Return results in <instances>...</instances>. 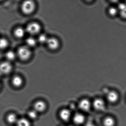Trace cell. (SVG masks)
<instances>
[{"label":"cell","mask_w":126,"mask_h":126,"mask_svg":"<svg viewBox=\"0 0 126 126\" xmlns=\"http://www.w3.org/2000/svg\"><path fill=\"white\" fill-rule=\"evenodd\" d=\"M12 70V66L9 62H4L0 64V73L2 74L9 73Z\"/></svg>","instance_id":"4"},{"label":"cell","mask_w":126,"mask_h":126,"mask_svg":"<svg viewBox=\"0 0 126 126\" xmlns=\"http://www.w3.org/2000/svg\"><path fill=\"white\" fill-rule=\"evenodd\" d=\"M16 124L17 126H31L30 121L26 118H21L18 119Z\"/></svg>","instance_id":"15"},{"label":"cell","mask_w":126,"mask_h":126,"mask_svg":"<svg viewBox=\"0 0 126 126\" xmlns=\"http://www.w3.org/2000/svg\"><path fill=\"white\" fill-rule=\"evenodd\" d=\"M12 84L14 86L18 87L22 85L23 82L22 79L19 76H15L13 78L12 81Z\"/></svg>","instance_id":"13"},{"label":"cell","mask_w":126,"mask_h":126,"mask_svg":"<svg viewBox=\"0 0 126 126\" xmlns=\"http://www.w3.org/2000/svg\"><path fill=\"white\" fill-rule=\"evenodd\" d=\"M84 126H95V125L91 121H88L85 124Z\"/></svg>","instance_id":"24"},{"label":"cell","mask_w":126,"mask_h":126,"mask_svg":"<svg viewBox=\"0 0 126 126\" xmlns=\"http://www.w3.org/2000/svg\"><path fill=\"white\" fill-rule=\"evenodd\" d=\"M35 7V4L33 1L28 0L25 1L22 3L21 8L24 14L28 15L33 12Z\"/></svg>","instance_id":"1"},{"label":"cell","mask_w":126,"mask_h":126,"mask_svg":"<svg viewBox=\"0 0 126 126\" xmlns=\"http://www.w3.org/2000/svg\"><path fill=\"white\" fill-rule=\"evenodd\" d=\"M8 45V42L7 40L4 38L0 39V49L6 48Z\"/></svg>","instance_id":"20"},{"label":"cell","mask_w":126,"mask_h":126,"mask_svg":"<svg viewBox=\"0 0 126 126\" xmlns=\"http://www.w3.org/2000/svg\"><path fill=\"white\" fill-rule=\"evenodd\" d=\"M0 87H1V85H0Z\"/></svg>","instance_id":"26"},{"label":"cell","mask_w":126,"mask_h":126,"mask_svg":"<svg viewBox=\"0 0 126 126\" xmlns=\"http://www.w3.org/2000/svg\"><path fill=\"white\" fill-rule=\"evenodd\" d=\"M115 124V119L111 116L106 117L103 121V124L104 126H114Z\"/></svg>","instance_id":"12"},{"label":"cell","mask_w":126,"mask_h":126,"mask_svg":"<svg viewBox=\"0 0 126 126\" xmlns=\"http://www.w3.org/2000/svg\"><path fill=\"white\" fill-rule=\"evenodd\" d=\"M73 126V125H71V126Z\"/></svg>","instance_id":"27"},{"label":"cell","mask_w":126,"mask_h":126,"mask_svg":"<svg viewBox=\"0 0 126 126\" xmlns=\"http://www.w3.org/2000/svg\"><path fill=\"white\" fill-rule=\"evenodd\" d=\"M93 105L96 110H102L105 108V103L101 99L97 98L94 100Z\"/></svg>","instance_id":"8"},{"label":"cell","mask_w":126,"mask_h":126,"mask_svg":"<svg viewBox=\"0 0 126 126\" xmlns=\"http://www.w3.org/2000/svg\"><path fill=\"white\" fill-rule=\"evenodd\" d=\"M2 74L0 73V78H1V75H2Z\"/></svg>","instance_id":"25"},{"label":"cell","mask_w":126,"mask_h":126,"mask_svg":"<svg viewBox=\"0 0 126 126\" xmlns=\"http://www.w3.org/2000/svg\"><path fill=\"white\" fill-rule=\"evenodd\" d=\"M48 38L46 35L44 34H42L39 36V41L41 43H47L48 40Z\"/></svg>","instance_id":"22"},{"label":"cell","mask_w":126,"mask_h":126,"mask_svg":"<svg viewBox=\"0 0 126 126\" xmlns=\"http://www.w3.org/2000/svg\"><path fill=\"white\" fill-rule=\"evenodd\" d=\"M107 99L110 102L114 103L116 102L119 99V95L116 91H112L108 93Z\"/></svg>","instance_id":"11"},{"label":"cell","mask_w":126,"mask_h":126,"mask_svg":"<svg viewBox=\"0 0 126 126\" xmlns=\"http://www.w3.org/2000/svg\"><path fill=\"white\" fill-rule=\"evenodd\" d=\"M40 25L36 23H30L27 26L26 31L27 32L32 35L37 34L40 31Z\"/></svg>","instance_id":"3"},{"label":"cell","mask_w":126,"mask_h":126,"mask_svg":"<svg viewBox=\"0 0 126 126\" xmlns=\"http://www.w3.org/2000/svg\"><path fill=\"white\" fill-rule=\"evenodd\" d=\"M118 9L121 16L126 19V3H121L119 6Z\"/></svg>","instance_id":"16"},{"label":"cell","mask_w":126,"mask_h":126,"mask_svg":"<svg viewBox=\"0 0 126 126\" xmlns=\"http://www.w3.org/2000/svg\"><path fill=\"white\" fill-rule=\"evenodd\" d=\"M6 57L9 60L12 61L15 59L16 55L13 51H9L6 53Z\"/></svg>","instance_id":"21"},{"label":"cell","mask_w":126,"mask_h":126,"mask_svg":"<svg viewBox=\"0 0 126 126\" xmlns=\"http://www.w3.org/2000/svg\"><path fill=\"white\" fill-rule=\"evenodd\" d=\"M47 43L49 48L52 50L57 49L60 45L59 40L54 37H51L48 39Z\"/></svg>","instance_id":"7"},{"label":"cell","mask_w":126,"mask_h":126,"mask_svg":"<svg viewBox=\"0 0 126 126\" xmlns=\"http://www.w3.org/2000/svg\"><path fill=\"white\" fill-rule=\"evenodd\" d=\"M91 104L88 99H84L79 101V109L84 111H88L90 109Z\"/></svg>","instance_id":"6"},{"label":"cell","mask_w":126,"mask_h":126,"mask_svg":"<svg viewBox=\"0 0 126 126\" xmlns=\"http://www.w3.org/2000/svg\"><path fill=\"white\" fill-rule=\"evenodd\" d=\"M37 113L38 112L34 110H32L28 113V116L31 119H35L37 118Z\"/></svg>","instance_id":"19"},{"label":"cell","mask_w":126,"mask_h":126,"mask_svg":"<svg viewBox=\"0 0 126 126\" xmlns=\"http://www.w3.org/2000/svg\"><path fill=\"white\" fill-rule=\"evenodd\" d=\"M60 117L62 120L67 121L71 116V112L70 110L67 109H63L60 112Z\"/></svg>","instance_id":"10"},{"label":"cell","mask_w":126,"mask_h":126,"mask_svg":"<svg viewBox=\"0 0 126 126\" xmlns=\"http://www.w3.org/2000/svg\"><path fill=\"white\" fill-rule=\"evenodd\" d=\"M26 43L27 45L29 47H33L36 45V42L34 38L30 37L27 39Z\"/></svg>","instance_id":"18"},{"label":"cell","mask_w":126,"mask_h":126,"mask_svg":"<svg viewBox=\"0 0 126 126\" xmlns=\"http://www.w3.org/2000/svg\"><path fill=\"white\" fill-rule=\"evenodd\" d=\"M47 107L46 103L42 100H39L34 105V110L37 112H42L45 110Z\"/></svg>","instance_id":"5"},{"label":"cell","mask_w":126,"mask_h":126,"mask_svg":"<svg viewBox=\"0 0 126 126\" xmlns=\"http://www.w3.org/2000/svg\"><path fill=\"white\" fill-rule=\"evenodd\" d=\"M25 34V31L22 28H18L15 31V35L18 38H22Z\"/></svg>","instance_id":"17"},{"label":"cell","mask_w":126,"mask_h":126,"mask_svg":"<svg viewBox=\"0 0 126 126\" xmlns=\"http://www.w3.org/2000/svg\"><path fill=\"white\" fill-rule=\"evenodd\" d=\"M18 55L21 60H26L30 58L31 55V52L28 47L22 46L18 49Z\"/></svg>","instance_id":"2"},{"label":"cell","mask_w":126,"mask_h":126,"mask_svg":"<svg viewBox=\"0 0 126 126\" xmlns=\"http://www.w3.org/2000/svg\"><path fill=\"white\" fill-rule=\"evenodd\" d=\"M118 9H117L115 8H110L109 10V14L111 15H115L117 13V11Z\"/></svg>","instance_id":"23"},{"label":"cell","mask_w":126,"mask_h":126,"mask_svg":"<svg viewBox=\"0 0 126 126\" xmlns=\"http://www.w3.org/2000/svg\"><path fill=\"white\" fill-rule=\"evenodd\" d=\"M74 122L77 125H81L85 121V117L83 114L79 113H76L73 118Z\"/></svg>","instance_id":"9"},{"label":"cell","mask_w":126,"mask_h":126,"mask_svg":"<svg viewBox=\"0 0 126 126\" xmlns=\"http://www.w3.org/2000/svg\"><path fill=\"white\" fill-rule=\"evenodd\" d=\"M6 119L8 122L10 124H16L18 120L16 115L14 113H10L8 114L7 116Z\"/></svg>","instance_id":"14"}]
</instances>
